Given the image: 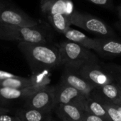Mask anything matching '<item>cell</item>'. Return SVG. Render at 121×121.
<instances>
[{
  "mask_svg": "<svg viewBox=\"0 0 121 121\" xmlns=\"http://www.w3.org/2000/svg\"><path fill=\"white\" fill-rule=\"evenodd\" d=\"M0 23L23 27H33L39 24L38 20L23 11L1 1H0Z\"/></svg>",
  "mask_w": 121,
  "mask_h": 121,
  "instance_id": "cell-4",
  "label": "cell"
},
{
  "mask_svg": "<svg viewBox=\"0 0 121 121\" xmlns=\"http://www.w3.org/2000/svg\"><path fill=\"white\" fill-rule=\"evenodd\" d=\"M79 95V91L65 84L55 88V105L69 104Z\"/></svg>",
  "mask_w": 121,
  "mask_h": 121,
  "instance_id": "cell-10",
  "label": "cell"
},
{
  "mask_svg": "<svg viewBox=\"0 0 121 121\" xmlns=\"http://www.w3.org/2000/svg\"><path fill=\"white\" fill-rule=\"evenodd\" d=\"M18 75H15L12 73L4 71V70H1L0 69V80L1 79H7V78H11V77H17Z\"/></svg>",
  "mask_w": 121,
  "mask_h": 121,
  "instance_id": "cell-23",
  "label": "cell"
},
{
  "mask_svg": "<svg viewBox=\"0 0 121 121\" xmlns=\"http://www.w3.org/2000/svg\"><path fill=\"white\" fill-rule=\"evenodd\" d=\"M86 121H103V120L96 116H90L86 118Z\"/></svg>",
  "mask_w": 121,
  "mask_h": 121,
  "instance_id": "cell-24",
  "label": "cell"
},
{
  "mask_svg": "<svg viewBox=\"0 0 121 121\" xmlns=\"http://www.w3.org/2000/svg\"><path fill=\"white\" fill-rule=\"evenodd\" d=\"M70 16L66 14H55L47 17L51 26L58 33L63 34L72 25L70 23Z\"/></svg>",
  "mask_w": 121,
  "mask_h": 121,
  "instance_id": "cell-14",
  "label": "cell"
},
{
  "mask_svg": "<svg viewBox=\"0 0 121 121\" xmlns=\"http://www.w3.org/2000/svg\"><path fill=\"white\" fill-rule=\"evenodd\" d=\"M9 112H10V110L9 108H5L0 107V115L4 114V113H9Z\"/></svg>",
  "mask_w": 121,
  "mask_h": 121,
  "instance_id": "cell-25",
  "label": "cell"
},
{
  "mask_svg": "<svg viewBox=\"0 0 121 121\" xmlns=\"http://www.w3.org/2000/svg\"><path fill=\"white\" fill-rule=\"evenodd\" d=\"M58 48L61 64L69 67L77 66L89 57L86 48L69 40L61 43Z\"/></svg>",
  "mask_w": 121,
  "mask_h": 121,
  "instance_id": "cell-5",
  "label": "cell"
},
{
  "mask_svg": "<svg viewBox=\"0 0 121 121\" xmlns=\"http://www.w3.org/2000/svg\"><path fill=\"white\" fill-rule=\"evenodd\" d=\"M16 116L21 121H50V112H44L29 108H24L18 110Z\"/></svg>",
  "mask_w": 121,
  "mask_h": 121,
  "instance_id": "cell-12",
  "label": "cell"
},
{
  "mask_svg": "<svg viewBox=\"0 0 121 121\" xmlns=\"http://www.w3.org/2000/svg\"><path fill=\"white\" fill-rule=\"evenodd\" d=\"M18 48L33 74L48 72L61 64L58 46L48 43L19 42Z\"/></svg>",
  "mask_w": 121,
  "mask_h": 121,
  "instance_id": "cell-1",
  "label": "cell"
},
{
  "mask_svg": "<svg viewBox=\"0 0 121 121\" xmlns=\"http://www.w3.org/2000/svg\"><path fill=\"white\" fill-rule=\"evenodd\" d=\"M40 6L46 17L55 14L71 16L74 11L72 0H41Z\"/></svg>",
  "mask_w": 121,
  "mask_h": 121,
  "instance_id": "cell-7",
  "label": "cell"
},
{
  "mask_svg": "<svg viewBox=\"0 0 121 121\" xmlns=\"http://www.w3.org/2000/svg\"><path fill=\"white\" fill-rule=\"evenodd\" d=\"M90 109L94 113V114H95V116L99 117L103 116L106 114V111L103 108V107L99 103L96 102H93L90 105Z\"/></svg>",
  "mask_w": 121,
  "mask_h": 121,
  "instance_id": "cell-20",
  "label": "cell"
},
{
  "mask_svg": "<svg viewBox=\"0 0 121 121\" xmlns=\"http://www.w3.org/2000/svg\"><path fill=\"white\" fill-rule=\"evenodd\" d=\"M41 88L43 87H28L22 89L0 88V99L5 100L26 99Z\"/></svg>",
  "mask_w": 121,
  "mask_h": 121,
  "instance_id": "cell-9",
  "label": "cell"
},
{
  "mask_svg": "<svg viewBox=\"0 0 121 121\" xmlns=\"http://www.w3.org/2000/svg\"><path fill=\"white\" fill-rule=\"evenodd\" d=\"M94 49L108 55H121V42L111 37H104L95 39Z\"/></svg>",
  "mask_w": 121,
  "mask_h": 121,
  "instance_id": "cell-8",
  "label": "cell"
},
{
  "mask_svg": "<svg viewBox=\"0 0 121 121\" xmlns=\"http://www.w3.org/2000/svg\"><path fill=\"white\" fill-rule=\"evenodd\" d=\"M63 84L72 86L79 91H84L87 89V84L77 76L72 74H68L63 77Z\"/></svg>",
  "mask_w": 121,
  "mask_h": 121,
  "instance_id": "cell-16",
  "label": "cell"
},
{
  "mask_svg": "<svg viewBox=\"0 0 121 121\" xmlns=\"http://www.w3.org/2000/svg\"><path fill=\"white\" fill-rule=\"evenodd\" d=\"M117 10H118V16L120 20H121V3L120 5L117 7Z\"/></svg>",
  "mask_w": 121,
  "mask_h": 121,
  "instance_id": "cell-27",
  "label": "cell"
},
{
  "mask_svg": "<svg viewBox=\"0 0 121 121\" xmlns=\"http://www.w3.org/2000/svg\"><path fill=\"white\" fill-rule=\"evenodd\" d=\"M115 26H116L119 30H121V20H119V21H118L117 22L115 23Z\"/></svg>",
  "mask_w": 121,
  "mask_h": 121,
  "instance_id": "cell-26",
  "label": "cell"
},
{
  "mask_svg": "<svg viewBox=\"0 0 121 121\" xmlns=\"http://www.w3.org/2000/svg\"><path fill=\"white\" fill-rule=\"evenodd\" d=\"M69 18L72 25L81 28L89 33L103 37H113L115 35L113 30L106 22L91 14L74 10Z\"/></svg>",
  "mask_w": 121,
  "mask_h": 121,
  "instance_id": "cell-3",
  "label": "cell"
},
{
  "mask_svg": "<svg viewBox=\"0 0 121 121\" xmlns=\"http://www.w3.org/2000/svg\"><path fill=\"white\" fill-rule=\"evenodd\" d=\"M89 77L94 82L99 84H102L105 83L106 81V76L98 69H93L91 72H89Z\"/></svg>",
  "mask_w": 121,
  "mask_h": 121,
  "instance_id": "cell-17",
  "label": "cell"
},
{
  "mask_svg": "<svg viewBox=\"0 0 121 121\" xmlns=\"http://www.w3.org/2000/svg\"><path fill=\"white\" fill-rule=\"evenodd\" d=\"M63 35L69 41L76 43L86 48H94L95 47V39H92L86 35L82 32L72 28L71 27L67 30Z\"/></svg>",
  "mask_w": 121,
  "mask_h": 121,
  "instance_id": "cell-11",
  "label": "cell"
},
{
  "mask_svg": "<svg viewBox=\"0 0 121 121\" xmlns=\"http://www.w3.org/2000/svg\"><path fill=\"white\" fill-rule=\"evenodd\" d=\"M26 108L51 112L55 105V87L45 86L25 99Z\"/></svg>",
  "mask_w": 121,
  "mask_h": 121,
  "instance_id": "cell-6",
  "label": "cell"
},
{
  "mask_svg": "<svg viewBox=\"0 0 121 121\" xmlns=\"http://www.w3.org/2000/svg\"><path fill=\"white\" fill-rule=\"evenodd\" d=\"M108 113L113 121H121V113L118 110L113 108H110L108 110Z\"/></svg>",
  "mask_w": 121,
  "mask_h": 121,
  "instance_id": "cell-21",
  "label": "cell"
},
{
  "mask_svg": "<svg viewBox=\"0 0 121 121\" xmlns=\"http://www.w3.org/2000/svg\"><path fill=\"white\" fill-rule=\"evenodd\" d=\"M0 40L26 42L48 43L46 32L41 27H23L0 23Z\"/></svg>",
  "mask_w": 121,
  "mask_h": 121,
  "instance_id": "cell-2",
  "label": "cell"
},
{
  "mask_svg": "<svg viewBox=\"0 0 121 121\" xmlns=\"http://www.w3.org/2000/svg\"><path fill=\"white\" fill-rule=\"evenodd\" d=\"M28 87H38L32 77L25 78L17 76L0 80V88L22 89Z\"/></svg>",
  "mask_w": 121,
  "mask_h": 121,
  "instance_id": "cell-13",
  "label": "cell"
},
{
  "mask_svg": "<svg viewBox=\"0 0 121 121\" xmlns=\"http://www.w3.org/2000/svg\"><path fill=\"white\" fill-rule=\"evenodd\" d=\"M57 106V108L56 109L57 110L56 111L60 117L64 118V121H65L66 118H68L69 121H80L82 118V115L79 108L77 106L71 104H58Z\"/></svg>",
  "mask_w": 121,
  "mask_h": 121,
  "instance_id": "cell-15",
  "label": "cell"
},
{
  "mask_svg": "<svg viewBox=\"0 0 121 121\" xmlns=\"http://www.w3.org/2000/svg\"><path fill=\"white\" fill-rule=\"evenodd\" d=\"M90 3L102 6L104 8H106L108 9H113L114 8L113 0H86Z\"/></svg>",
  "mask_w": 121,
  "mask_h": 121,
  "instance_id": "cell-19",
  "label": "cell"
},
{
  "mask_svg": "<svg viewBox=\"0 0 121 121\" xmlns=\"http://www.w3.org/2000/svg\"><path fill=\"white\" fill-rule=\"evenodd\" d=\"M0 121H21L19 118L16 115H9L8 113H4L0 115Z\"/></svg>",
  "mask_w": 121,
  "mask_h": 121,
  "instance_id": "cell-22",
  "label": "cell"
},
{
  "mask_svg": "<svg viewBox=\"0 0 121 121\" xmlns=\"http://www.w3.org/2000/svg\"><path fill=\"white\" fill-rule=\"evenodd\" d=\"M103 91L104 94L109 99H115L118 96L117 89L111 84L105 85L103 88Z\"/></svg>",
  "mask_w": 121,
  "mask_h": 121,
  "instance_id": "cell-18",
  "label": "cell"
},
{
  "mask_svg": "<svg viewBox=\"0 0 121 121\" xmlns=\"http://www.w3.org/2000/svg\"><path fill=\"white\" fill-rule=\"evenodd\" d=\"M118 111H120V113H121V108H120V109H119V110H118Z\"/></svg>",
  "mask_w": 121,
  "mask_h": 121,
  "instance_id": "cell-28",
  "label": "cell"
}]
</instances>
